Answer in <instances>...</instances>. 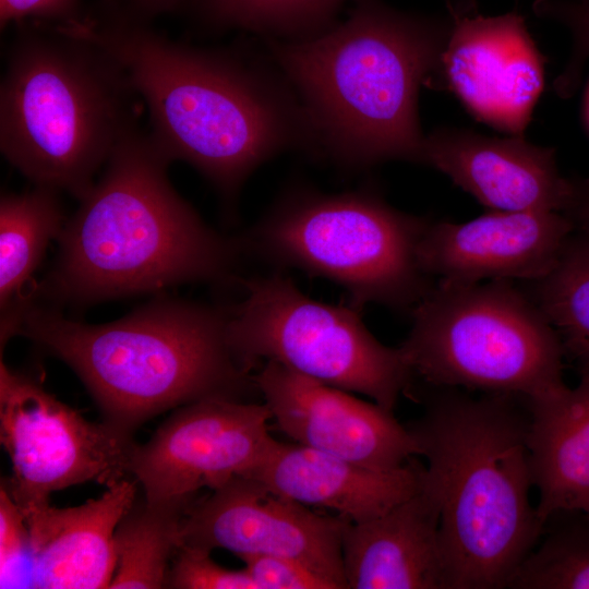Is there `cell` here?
I'll use <instances>...</instances> for the list:
<instances>
[{
	"label": "cell",
	"mask_w": 589,
	"mask_h": 589,
	"mask_svg": "<svg viewBox=\"0 0 589 589\" xmlns=\"http://www.w3.org/2000/svg\"><path fill=\"white\" fill-rule=\"evenodd\" d=\"M440 522V496L425 468L416 493L377 517L347 522V589H448Z\"/></svg>",
	"instance_id": "cell-17"
},
{
	"label": "cell",
	"mask_w": 589,
	"mask_h": 589,
	"mask_svg": "<svg viewBox=\"0 0 589 589\" xmlns=\"http://www.w3.org/2000/svg\"><path fill=\"white\" fill-rule=\"evenodd\" d=\"M450 25L368 2L332 31L272 48L300 92L309 135L338 161L420 163L418 94L434 82Z\"/></svg>",
	"instance_id": "cell-4"
},
{
	"label": "cell",
	"mask_w": 589,
	"mask_h": 589,
	"mask_svg": "<svg viewBox=\"0 0 589 589\" xmlns=\"http://www.w3.org/2000/svg\"><path fill=\"white\" fill-rule=\"evenodd\" d=\"M574 230L555 211H489L465 223H430L419 262L428 276L448 284L532 283L553 268Z\"/></svg>",
	"instance_id": "cell-15"
},
{
	"label": "cell",
	"mask_w": 589,
	"mask_h": 589,
	"mask_svg": "<svg viewBox=\"0 0 589 589\" xmlns=\"http://www.w3.org/2000/svg\"><path fill=\"white\" fill-rule=\"evenodd\" d=\"M562 213L574 229L589 237V179H569V193Z\"/></svg>",
	"instance_id": "cell-30"
},
{
	"label": "cell",
	"mask_w": 589,
	"mask_h": 589,
	"mask_svg": "<svg viewBox=\"0 0 589 589\" xmlns=\"http://www.w3.org/2000/svg\"><path fill=\"white\" fill-rule=\"evenodd\" d=\"M350 521L321 515L251 477H236L194 500L180 528L181 546L224 549L240 558L284 556L299 561L337 589H347L341 540Z\"/></svg>",
	"instance_id": "cell-12"
},
{
	"label": "cell",
	"mask_w": 589,
	"mask_h": 589,
	"mask_svg": "<svg viewBox=\"0 0 589 589\" xmlns=\"http://www.w3.org/2000/svg\"><path fill=\"white\" fill-rule=\"evenodd\" d=\"M530 297L554 328L565 358L589 373V237L575 230L553 268L531 283Z\"/></svg>",
	"instance_id": "cell-23"
},
{
	"label": "cell",
	"mask_w": 589,
	"mask_h": 589,
	"mask_svg": "<svg viewBox=\"0 0 589 589\" xmlns=\"http://www.w3.org/2000/svg\"><path fill=\"white\" fill-rule=\"evenodd\" d=\"M539 541L514 573L512 589H589V515L550 516Z\"/></svg>",
	"instance_id": "cell-24"
},
{
	"label": "cell",
	"mask_w": 589,
	"mask_h": 589,
	"mask_svg": "<svg viewBox=\"0 0 589 589\" xmlns=\"http://www.w3.org/2000/svg\"><path fill=\"white\" fill-rule=\"evenodd\" d=\"M31 534L23 514L5 484L0 490V588L22 587L25 566L31 573Z\"/></svg>",
	"instance_id": "cell-27"
},
{
	"label": "cell",
	"mask_w": 589,
	"mask_h": 589,
	"mask_svg": "<svg viewBox=\"0 0 589 589\" xmlns=\"http://www.w3.org/2000/svg\"><path fill=\"white\" fill-rule=\"evenodd\" d=\"M536 14L566 25L573 37L569 59L554 81V89L566 98L577 89L584 67L589 59V3L569 0H537Z\"/></svg>",
	"instance_id": "cell-25"
},
{
	"label": "cell",
	"mask_w": 589,
	"mask_h": 589,
	"mask_svg": "<svg viewBox=\"0 0 589 589\" xmlns=\"http://www.w3.org/2000/svg\"><path fill=\"white\" fill-rule=\"evenodd\" d=\"M135 94L100 47L56 26L24 29L0 85V148L35 185L81 200L135 125Z\"/></svg>",
	"instance_id": "cell-6"
},
{
	"label": "cell",
	"mask_w": 589,
	"mask_h": 589,
	"mask_svg": "<svg viewBox=\"0 0 589 589\" xmlns=\"http://www.w3.org/2000/svg\"><path fill=\"white\" fill-rule=\"evenodd\" d=\"M57 190L36 185L24 193H10L0 201V306L1 320L21 308L31 277L46 248L58 239L64 217Z\"/></svg>",
	"instance_id": "cell-21"
},
{
	"label": "cell",
	"mask_w": 589,
	"mask_h": 589,
	"mask_svg": "<svg viewBox=\"0 0 589 589\" xmlns=\"http://www.w3.org/2000/svg\"><path fill=\"white\" fill-rule=\"evenodd\" d=\"M34 17L69 25L80 21V0H0V23L5 27L13 22Z\"/></svg>",
	"instance_id": "cell-29"
},
{
	"label": "cell",
	"mask_w": 589,
	"mask_h": 589,
	"mask_svg": "<svg viewBox=\"0 0 589 589\" xmlns=\"http://www.w3.org/2000/svg\"><path fill=\"white\" fill-rule=\"evenodd\" d=\"M0 440L12 474L2 480L23 516L52 492L84 482L107 488L131 476L132 434L86 420L31 376L0 364Z\"/></svg>",
	"instance_id": "cell-10"
},
{
	"label": "cell",
	"mask_w": 589,
	"mask_h": 589,
	"mask_svg": "<svg viewBox=\"0 0 589 589\" xmlns=\"http://www.w3.org/2000/svg\"><path fill=\"white\" fill-rule=\"evenodd\" d=\"M586 514L589 515V508H588V510L586 512Z\"/></svg>",
	"instance_id": "cell-33"
},
{
	"label": "cell",
	"mask_w": 589,
	"mask_h": 589,
	"mask_svg": "<svg viewBox=\"0 0 589 589\" xmlns=\"http://www.w3.org/2000/svg\"><path fill=\"white\" fill-rule=\"evenodd\" d=\"M271 419L265 402L211 397L181 406L135 445L130 473L148 501H193L261 464L275 442Z\"/></svg>",
	"instance_id": "cell-11"
},
{
	"label": "cell",
	"mask_w": 589,
	"mask_h": 589,
	"mask_svg": "<svg viewBox=\"0 0 589 589\" xmlns=\"http://www.w3.org/2000/svg\"><path fill=\"white\" fill-rule=\"evenodd\" d=\"M579 377L574 388L525 401L532 481L539 491L536 508L543 526L553 514L589 507V373Z\"/></svg>",
	"instance_id": "cell-20"
},
{
	"label": "cell",
	"mask_w": 589,
	"mask_h": 589,
	"mask_svg": "<svg viewBox=\"0 0 589 589\" xmlns=\"http://www.w3.org/2000/svg\"><path fill=\"white\" fill-rule=\"evenodd\" d=\"M420 163L434 167L489 211L563 212L569 179L561 176L555 151L524 135L490 137L443 128L424 137Z\"/></svg>",
	"instance_id": "cell-16"
},
{
	"label": "cell",
	"mask_w": 589,
	"mask_h": 589,
	"mask_svg": "<svg viewBox=\"0 0 589 589\" xmlns=\"http://www.w3.org/2000/svg\"><path fill=\"white\" fill-rule=\"evenodd\" d=\"M340 1L341 0H317L320 10L325 20Z\"/></svg>",
	"instance_id": "cell-31"
},
{
	"label": "cell",
	"mask_w": 589,
	"mask_h": 589,
	"mask_svg": "<svg viewBox=\"0 0 589 589\" xmlns=\"http://www.w3.org/2000/svg\"><path fill=\"white\" fill-rule=\"evenodd\" d=\"M253 380L277 428L298 444L377 471L399 469L419 455L407 425L376 402L274 361Z\"/></svg>",
	"instance_id": "cell-14"
},
{
	"label": "cell",
	"mask_w": 589,
	"mask_h": 589,
	"mask_svg": "<svg viewBox=\"0 0 589 589\" xmlns=\"http://www.w3.org/2000/svg\"><path fill=\"white\" fill-rule=\"evenodd\" d=\"M193 501H134L115 531L117 565L109 588L167 587L169 560L181 548V521Z\"/></svg>",
	"instance_id": "cell-22"
},
{
	"label": "cell",
	"mask_w": 589,
	"mask_h": 589,
	"mask_svg": "<svg viewBox=\"0 0 589 589\" xmlns=\"http://www.w3.org/2000/svg\"><path fill=\"white\" fill-rule=\"evenodd\" d=\"M256 589H337V587L305 564L274 555L241 558Z\"/></svg>",
	"instance_id": "cell-28"
},
{
	"label": "cell",
	"mask_w": 589,
	"mask_h": 589,
	"mask_svg": "<svg viewBox=\"0 0 589 589\" xmlns=\"http://www.w3.org/2000/svg\"><path fill=\"white\" fill-rule=\"evenodd\" d=\"M167 587L178 589H256L245 569L218 565L211 552L181 546L168 573Z\"/></svg>",
	"instance_id": "cell-26"
},
{
	"label": "cell",
	"mask_w": 589,
	"mask_h": 589,
	"mask_svg": "<svg viewBox=\"0 0 589 589\" xmlns=\"http://www.w3.org/2000/svg\"><path fill=\"white\" fill-rule=\"evenodd\" d=\"M244 300L229 310V344L251 371L274 361L320 383L360 393L393 411L414 377L401 347L380 342L361 310L303 294L274 274L243 281Z\"/></svg>",
	"instance_id": "cell-9"
},
{
	"label": "cell",
	"mask_w": 589,
	"mask_h": 589,
	"mask_svg": "<svg viewBox=\"0 0 589 589\" xmlns=\"http://www.w3.org/2000/svg\"><path fill=\"white\" fill-rule=\"evenodd\" d=\"M425 466L410 458L393 471H377L298 443L274 442L248 476L308 507L335 512L351 522L377 517L416 493Z\"/></svg>",
	"instance_id": "cell-18"
},
{
	"label": "cell",
	"mask_w": 589,
	"mask_h": 589,
	"mask_svg": "<svg viewBox=\"0 0 589 589\" xmlns=\"http://www.w3.org/2000/svg\"><path fill=\"white\" fill-rule=\"evenodd\" d=\"M169 163L151 134L131 129L64 224L56 265L31 299L83 306L230 277L241 241L201 220L170 184Z\"/></svg>",
	"instance_id": "cell-2"
},
{
	"label": "cell",
	"mask_w": 589,
	"mask_h": 589,
	"mask_svg": "<svg viewBox=\"0 0 589 589\" xmlns=\"http://www.w3.org/2000/svg\"><path fill=\"white\" fill-rule=\"evenodd\" d=\"M137 485L127 478L80 506L48 505L25 516L32 551L28 587L109 588L117 565L115 531L136 500Z\"/></svg>",
	"instance_id": "cell-19"
},
{
	"label": "cell",
	"mask_w": 589,
	"mask_h": 589,
	"mask_svg": "<svg viewBox=\"0 0 589 589\" xmlns=\"http://www.w3.org/2000/svg\"><path fill=\"white\" fill-rule=\"evenodd\" d=\"M582 1H585V2L589 3V0H582Z\"/></svg>",
	"instance_id": "cell-32"
},
{
	"label": "cell",
	"mask_w": 589,
	"mask_h": 589,
	"mask_svg": "<svg viewBox=\"0 0 589 589\" xmlns=\"http://www.w3.org/2000/svg\"><path fill=\"white\" fill-rule=\"evenodd\" d=\"M407 428L441 501L448 589L507 588L543 531L533 486L524 399L428 386Z\"/></svg>",
	"instance_id": "cell-3"
},
{
	"label": "cell",
	"mask_w": 589,
	"mask_h": 589,
	"mask_svg": "<svg viewBox=\"0 0 589 589\" xmlns=\"http://www.w3.org/2000/svg\"><path fill=\"white\" fill-rule=\"evenodd\" d=\"M430 221L371 192L292 194L241 241L265 260L344 287L350 305L411 311L432 287L419 262Z\"/></svg>",
	"instance_id": "cell-8"
},
{
	"label": "cell",
	"mask_w": 589,
	"mask_h": 589,
	"mask_svg": "<svg viewBox=\"0 0 589 589\" xmlns=\"http://www.w3.org/2000/svg\"><path fill=\"white\" fill-rule=\"evenodd\" d=\"M60 28L108 53L145 103L163 154L189 163L224 192L309 135L302 110L231 53L171 40L128 12Z\"/></svg>",
	"instance_id": "cell-1"
},
{
	"label": "cell",
	"mask_w": 589,
	"mask_h": 589,
	"mask_svg": "<svg viewBox=\"0 0 589 589\" xmlns=\"http://www.w3.org/2000/svg\"><path fill=\"white\" fill-rule=\"evenodd\" d=\"M450 32L434 85L509 135H524L544 82V58L516 12L484 16L450 8Z\"/></svg>",
	"instance_id": "cell-13"
},
{
	"label": "cell",
	"mask_w": 589,
	"mask_h": 589,
	"mask_svg": "<svg viewBox=\"0 0 589 589\" xmlns=\"http://www.w3.org/2000/svg\"><path fill=\"white\" fill-rule=\"evenodd\" d=\"M229 310L157 299L118 321L89 325L26 302L7 335L25 336L70 365L104 421L132 434L152 417L255 388L227 333Z\"/></svg>",
	"instance_id": "cell-5"
},
{
	"label": "cell",
	"mask_w": 589,
	"mask_h": 589,
	"mask_svg": "<svg viewBox=\"0 0 589 589\" xmlns=\"http://www.w3.org/2000/svg\"><path fill=\"white\" fill-rule=\"evenodd\" d=\"M400 346L414 381L508 394L525 401L564 392V351L530 297L509 280L440 281L410 311Z\"/></svg>",
	"instance_id": "cell-7"
}]
</instances>
